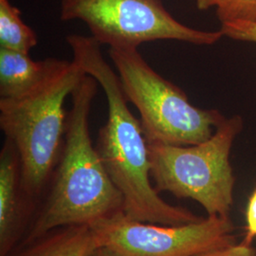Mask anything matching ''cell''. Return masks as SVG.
<instances>
[{"label": "cell", "mask_w": 256, "mask_h": 256, "mask_svg": "<svg viewBox=\"0 0 256 256\" xmlns=\"http://www.w3.org/2000/svg\"><path fill=\"white\" fill-rule=\"evenodd\" d=\"M62 21L79 20L100 45L138 48L158 40L212 45L221 32L188 27L165 9L162 0H60Z\"/></svg>", "instance_id": "obj_6"}, {"label": "cell", "mask_w": 256, "mask_h": 256, "mask_svg": "<svg viewBox=\"0 0 256 256\" xmlns=\"http://www.w3.org/2000/svg\"><path fill=\"white\" fill-rule=\"evenodd\" d=\"M223 36L243 42L256 43V22L248 20H230L221 23Z\"/></svg>", "instance_id": "obj_13"}, {"label": "cell", "mask_w": 256, "mask_h": 256, "mask_svg": "<svg viewBox=\"0 0 256 256\" xmlns=\"http://www.w3.org/2000/svg\"><path fill=\"white\" fill-rule=\"evenodd\" d=\"M37 42L36 32L23 21L21 10L10 0H0V48L28 54Z\"/></svg>", "instance_id": "obj_11"}, {"label": "cell", "mask_w": 256, "mask_h": 256, "mask_svg": "<svg viewBox=\"0 0 256 256\" xmlns=\"http://www.w3.org/2000/svg\"><path fill=\"white\" fill-rule=\"evenodd\" d=\"M46 70V59L34 61L27 52L0 48V98L21 95L34 86Z\"/></svg>", "instance_id": "obj_10"}, {"label": "cell", "mask_w": 256, "mask_h": 256, "mask_svg": "<svg viewBox=\"0 0 256 256\" xmlns=\"http://www.w3.org/2000/svg\"><path fill=\"white\" fill-rule=\"evenodd\" d=\"M99 84L86 75L72 94L62 151L52 176L50 191L23 245L52 230L94 225L124 212L122 196L112 182L90 131V114Z\"/></svg>", "instance_id": "obj_2"}, {"label": "cell", "mask_w": 256, "mask_h": 256, "mask_svg": "<svg viewBox=\"0 0 256 256\" xmlns=\"http://www.w3.org/2000/svg\"><path fill=\"white\" fill-rule=\"evenodd\" d=\"M66 42L74 61L101 86L108 101V120L99 130L96 148L131 220L162 225H183L202 220L192 212L164 202L151 182L146 138L140 120L128 108L118 74L93 37L70 34Z\"/></svg>", "instance_id": "obj_1"}, {"label": "cell", "mask_w": 256, "mask_h": 256, "mask_svg": "<svg viewBox=\"0 0 256 256\" xmlns=\"http://www.w3.org/2000/svg\"><path fill=\"white\" fill-rule=\"evenodd\" d=\"M242 128V118L234 116L225 118L212 137L198 144H148L156 190L192 200L210 216L230 218L236 182L230 154Z\"/></svg>", "instance_id": "obj_4"}, {"label": "cell", "mask_w": 256, "mask_h": 256, "mask_svg": "<svg viewBox=\"0 0 256 256\" xmlns=\"http://www.w3.org/2000/svg\"><path fill=\"white\" fill-rule=\"evenodd\" d=\"M92 227L116 256H196L236 240L230 218L210 216L172 226L131 220L122 212Z\"/></svg>", "instance_id": "obj_7"}, {"label": "cell", "mask_w": 256, "mask_h": 256, "mask_svg": "<svg viewBox=\"0 0 256 256\" xmlns=\"http://www.w3.org/2000/svg\"><path fill=\"white\" fill-rule=\"evenodd\" d=\"M246 222V232L242 242L247 245H252L254 239L256 238V188L248 198Z\"/></svg>", "instance_id": "obj_15"}, {"label": "cell", "mask_w": 256, "mask_h": 256, "mask_svg": "<svg viewBox=\"0 0 256 256\" xmlns=\"http://www.w3.org/2000/svg\"><path fill=\"white\" fill-rule=\"evenodd\" d=\"M198 9L200 10H206L210 8H218L228 0H194Z\"/></svg>", "instance_id": "obj_16"}, {"label": "cell", "mask_w": 256, "mask_h": 256, "mask_svg": "<svg viewBox=\"0 0 256 256\" xmlns=\"http://www.w3.org/2000/svg\"><path fill=\"white\" fill-rule=\"evenodd\" d=\"M196 256H256V250L252 245L241 242L240 244H230L202 252Z\"/></svg>", "instance_id": "obj_14"}, {"label": "cell", "mask_w": 256, "mask_h": 256, "mask_svg": "<svg viewBox=\"0 0 256 256\" xmlns=\"http://www.w3.org/2000/svg\"><path fill=\"white\" fill-rule=\"evenodd\" d=\"M86 74L76 62L46 59V70L28 90L0 98V128L18 151L21 184L34 200L52 178L64 144V102Z\"/></svg>", "instance_id": "obj_3"}, {"label": "cell", "mask_w": 256, "mask_h": 256, "mask_svg": "<svg viewBox=\"0 0 256 256\" xmlns=\"http://www.w3.org/2000/svg\"><path fill=\"white\" fill-rule=\"evenodd\" d=\"M108 54L126 99L140 113L147 144H198L225 120L218 110L192 106L178 86L156 72L138 48H110Z\"/></svg>", "instance_id": "obj_5"}, {"label": "cell", "mask_w": 256, "mask_h": 256, "mask_svg": "<svg viewBox=\"0 0 256 256\" xmlns=\"http://www.w3.org/2000/svg\"><path fill=\"white\" fill-rule=\"evenodd\" d=\"M25 198L18 154L5 138L0 152V256H8L18 242L23 227Z\"/></svg>", "instance_id": "obj_8"}, {"label": "cell", "mask_w": 256, "mask_h": 256, "mask_svg": "<svg viewBox=\"0 0 256 256\" xmlns=\"http://www.w3.org/2000/svg\"><path fill=\"white\" fill-rule=\"evenodd\" d=\"M102 246L100 234L90 225H72L50 232L25 245L16 256H90Z\"/></svg>", "instance_id": "obj_9"}, {"label": "cell", "mask_w": 256, "mask_h": 256, "mask_svg": "<svg viewBox=\"0 0 256 256\" xmlns=\"http://www.w3.org/2000/svg\"><path fill=\"white\" fill-rule=\"evenodd\" d=\"M220 22L230 20H248L256 22V0H228L216 8Z\"/></svg>", "instance_id": "obj_12"}, {"label": "cell", "mask_w": 256, "mask_h": 256, "mask_svg": "<svg viewBox=\"0 0 256 256\" xmlns=\"http://www.w3.org/2000/svg\"><path fill=\"white\" fill-rule=\"evenodd\" d=\"M90 256H116L113 252H111L108 248L104 246L98 248L96 250H94Z\"/></svg>", "instance_id": "obj_17"}]
</instances>
